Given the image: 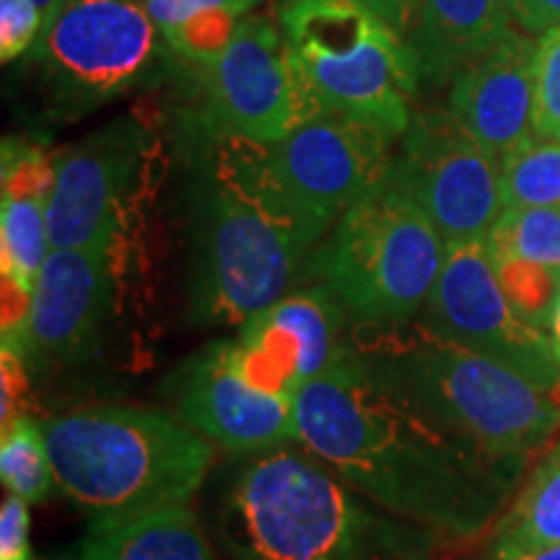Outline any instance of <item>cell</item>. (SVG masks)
Returning <instances> with one entry per match:
<instances>
[{"label":"cell","instance_id":"obj_1","mask_svg":"<svg viewBox=\"0 0 560 560\" xmlns=\"http://www.w3.org/2000/svg\"><path fill=\"white\" fill-rule=\"evenodd\" d=\"M296 441L389 514L439 535H478L524 462L495 459L423 416L346 350L293 402Z\"/></svg>","mask_w":560,"mask_h":560},{"label":"cell","instance_id":"obj_2","mask_svg":"<svg viewBox=\"0 0 560 560\" xmlns=\"http://www.w3.org/2000/svg\"><path fill=\"white\" fill-rule=\"evenodd\" d=\"M236 560H418L420 535L355 499L314 454L278 446L234 475L219 514Z\"/></svg>","mask_w":560,"mask_h":560},{"label":"cell","instance_id":"obj_3","mask_svg":"<svg viewBox=\"0 0 560 560\" xmlns=\"http://www.w3.org/2000/svg\"><path fill=\"white\" fill-rule=\"evenodd\" d=\"M55 482L91 520L190 503L213 465V441L161 410L104 405L47 418Z\"/></svg>","mask_w":560,"mask_h":560},{"label":"cell","instance_id":"obj_4","mask_svg":"<svg viewBox=\"0 0 560 560\" xmlns=\"http://www.w3.org/2000/svg\"><path fill=\"white\" fill-rule=\"evenodd\" d=\"M355 353L405 402L495 459L524 462L560 431L556 395L425 330Z\"/></svg>","mask_w":560,"mask_h":560},{"label":"cell","instance_id":"obj_5","mask_svg":"<svg viewBox=\"0 0 560 560\" xmlns=\"http://www.w3.org/2000/svg\"><path fill=\"white\" fill-rule=\"evenodd\" d=\"M392 140L374 125L322 112L276 143L226 138L215 177L317 244L387 179Z\"/></svg>","mask_w":560,"mask_h":560},{"label":"cell","instance_id":"obj_6","mask_svg":"<svg viewBox=\"0 0 560 560\" xmlns=\"http://www.w3.org/2000/svg\"><path fill=\"white\" fill-rule=\"evenodd\" d=\"M444 257L429 215L387 177L327 231L310 272L350 317L397 330L425 310Z\"/></svg>","mask_w":560,"mask_h":560},{"label":"cell","instance_id":"obj_7","mask_svg":"<svg viewBox=\"0 0 560 560\" xmlns=\"http://www.w3.org/2000/svg\"><path fill=\"white\" fill-rule=\"evenodd\" d=\"M291 60L322 112L400 138L420 86L408 42L359 0H283L278 16Z\"/></svg>","mask_w":560,"mask_h":560},{"label":"cell","instance_id":"obj_8","mask_svg":"<svg viewBox=\"0 0 560 560\" xmlns=\"http://www.w3.org/2000/svg\"><path fill=\"white\" fill-rule=\"evenodd\" d=\"M314 244L215 177L192 213L190 299L206 325H244L289 296Z\"/></svg>","mask_w":560,"mask_h":560},{"label":"cell","instance_id":"obj_9","mask_svg":"<svg viewBox=\"0 0 560 560\" xmlns=\"http://www.w3.org/2000/svg\"><path fill=\"white\" fill-rule=\"evenodd\" d=\"M423 330L527 376L550 395L560 392V350L511 304L486 240L446 244L444 268L423 310Z\"/></svg>","mask_w":560,"mask_h":560},{"label":"cell","instance_id":"obj_10","mask_svg":"<svg viewBox=\"0 0 560 560\" xmlns=\"http://www.w3.org/2000/svg\"><path fill=\"white\" fill-rule=\"evenodd\" d=\"M387 177L429 215L446 244L482 242L503 213L499 161L452 112L412 115Z\"/></svg>","mask_w":560,"mask_h":560},{"label":"cell","instance_id":"obj_11","mask_svg":"<svg viewBox=\"0 0 560 560\" xmlns=\"http://www.w3.org/2000/svg\"><path fill=\"white\" fill-rule=\"evenodd\" d=\"M159 37L145 0H62L34 58L70 100L102 102L136 83L153 62Z\"/></svg>","mask_w":560,"mask_h":560},{"label":"cell","instance_id":"obj_12","mask_svg":"<svg viewBox=\"0 0 560 560\" xmlns=\"http://www.w3.org/2000/svg\"><path fill=\"white\" fill-rule=\"evenodd\" d=\"M151 145L143 125L122 117L55 161L47 198L52 249H115L151 164Z\"/></svg>","mask_w":560,"mask_h":560},{"label":"cell","instance_id":"obj_13","mask_svg":"<svg viewBox=\"0 0 560 560\" xmlns=\"http://www.w3.org/2000/svg\"><path fill=\"white\" fill-rule=\"evenodd\" d=\"M208 107L223 136L252 143H276L322 115L268 16L242 19L208 66Z\"/></svg>","mask_w":560,"mask_h":560},{"label":"cell","instance_id":"obj_14","mask_svg":"<svg viewBox=\"0 0 560 560\" xmlns=\"http://www.w3.org/2000/svg\"><path fill=\"white\" fill-rule=\"evenodd\" d=\"M346 310L325 285L289 293L242 325L234 346L236 369L252 387L270 395H296L346 353Z\"/></svg>","mask_w":560,"mask_h":560},{"label":"cell","instance_id":"obj_15","mask_svg":"<svg viewBox=\"0 0 560 560\" xmlns=\"http://www.w3.org/2000/svg\"><path fill=\"white\" fill-rule=\"evenodd\" d=\"M177 418L234 454H262L296 441V410L244 380L231 340L195 353L174 380Z\"/></svg>","mask_w":560,"mask_h":560},{"label":"cell","instance_id":"obj_16","mask_svg":"<svg viewBox=\"0 0 560 560\" xmlns=\"http://www.w3.org/2000/svg\"><path fill=\"white\" fill-rule=\"evenodd\" d=\"M115 299V249H52L16 348L26 366H68L94 350Z\"/></svg>","mask_w":560,"mask_h":560},{"label":"cell","instance_id":"obj_17","mask_svg":"<svg viewBox=\"0 0 560 560\" xmlns=\"http://www.w3.org/2000/svg\"><path fill=\"white\" fill-rule=\"evenodd\" d=\"M537 39L511 30L450 81V112L495 161L535 136Z\"/></svg>","mask_w":560,"mask_h":560},{"label":"cell","instance_id":"obj_18","mask_svg":"<svg viewBox=\"0 0 560 560\" xmlns=\"http://www.w3.org/2000/svg\"><path fill=\"white\" fill-rule=\"evenodd\" d=\"M55 166L37 151L5 145L3 200H0V268H3V342L19 346L34 283L50 257L47 198Z\"/></svg>","mask_w":560,"mask_h":560},{"label":"cell","instance_id":"obj_19","mask_svg":"<svg viewBox=\"0 0 560 560\" xmlns=\"http://www.w3.org/2000/svg\"><path fill=\"white\" fill-rule=\"evenodd\" d=\"M486 247L516 312L548 330L560 296V208L503 210Z\"/></svg>","mask_w":560,"mask_h":560},{"label":"cell","instance_id":"obj_20","mask_svg":"<svg viewBox=\"0 0 560 560\" xmlns=\"http://www.w3.org/2000/svg\"><path fill=\"white\" fill-rule=\"evenodd\" d=\"M511 30L509 0H418L405 42L420 83L444 86Z\"/></svg>","mask_w":560,"mask_h":560},{"label":"cell","instance_id":"obj_21","mask_svg":"<svg viewBox=\"0 0 560 560\" xmlns=\"http://www.w3.org/2000/svg\"><path fill=\"white\" fill-rule=\"evenodd\" d=\"M75 560H213L190 503L91 522Z\"/></svg>","mask_w":560,"mask_h":560},{"label":"cell","instance_id":"obj_22","mask_svg":"<svg viewBox=\"0 0 560 560\" xmlns=\"http://www.w3.org/2000/svg\"><path fill=\"white\" fill-rule=\"evenodd\" d=\"M560 545V439L548 446L490 535L488 560H524Z\"/></svg>","mask_w":560,"mask_h":560},{"label":"cell","instance_id":"obj_23","mask_svg":"<svg viewBox=\"0 0 560 560\" xmlns=\"http://www.w3.org/2000/svg\"><path fill=\"white\" fill-rule=\"evenodd\" d=\"M257 3L260 0H145V11L174 52L208 68Z\"/></svg>","mask_w":560,"mask_h":560},{"label":"cell","instance_id":"obj_24","mask_svg":"<svg viewBox=\"0 0 560 560\" xmlns=\"http://www.w3.org/2000/svg\"><path fill=\"white\" fill-rule=\"evenodd\" d=\"M0 478L11 495L26 503H42L50 495L55 467L47 450L45 425L30 412L11 420L0 439Z\"/></svg>","mask_w":560,"mask_h":560},{"label":"cell","instance_id":"obj_25","mask_svg":"<svg viewBox=\"0 0 560 560\" xmlns=\"http://www.w3.org/2000/svg\"><path fill=\"white\" fill-rule=\"evenodd\" d=\"M503 210L560 208V140L532 136L501 161Z\"/></svg>","mask_w":560,"mask_h":560},{"label":"cell","instance_id":"obj_26","mask_svg":"<svg viewBox=\"0 0 560 560\" xmlns=\"http://www.w3.org/2000/svg\"><path fill=\"white\" fill-rule=\"evenodd\" d=\"M535 136L560 140V26L537 39Z\"/></svg>","mask_w":560,"mask_h":560},{"label":"cell","instance_id":"obj_27","mask_svg":"<svg viewBox=\"0 0 560 560\" xmlns=\"http://www.w3.org/2000/svg\"><path fill=\"white\" fill-rule=\"evenodd\" d=\"M45 13L32 0H0V58L16 60L37 45L45 30Z\"/></svg>","mask_w":560,"mask_h":560},{"label":"cell","instance_id":"obj_28","mask_svg":"<svg viewBox=\"0 0 560 560\" xmlns=\"http://www.w3.org/2000/svg\"><path fill=\"white\" fill-rule=\"evenodd\" d=\"M30 522V503L5 495L0 509V560H32Z\"/></svg>","mask_w":560,"mask_h":560},{"label":"cell","instance_id":"obj_29","mask_svg":"<svg viewBox=\"0 0 560 560\" xmlns=\"http://www.w3.org/2000/svg\"><path fill=\"white\" fill-rule=\"evenodd\" d=\"M3 363H0V371H3V410H0V420H3V429L16 420L19 416H24V402L26 395H30V376H26V366L24 355L19 353L16 348L3 346Z\"/></svg>","mask_w":560,"mask_h":560},{"label":"cell","instance_id":"obj_30","mask_svg":"<svg viewBox=\"0 0 560 560\" xmlns=\"http://www.w3.org/2000/svg\"><path fill=\"white\" fill-rule=\"evenodd\" d=\"M509 11L516 30L535 39L560 26V0H509Z\"/></svg>","mask_w":560,"mask_h":560},{"label":"cell","instance_id":"obj_31","mask_svg":"<svg viewBox=\"0 0 560 560\" xmlns=\"http://www.w3.org/2000/svg\"><path fill=\"white\" fill-rule=\"evenodd\" d=\"M359 3L366 5L369 11H374L384 24H389L400 37L405 39V34L410 30L412 13H416L418 0H359Z\"/></svg>","mask_w":560,"mask_h":560},{"label":"cell","instance_id":"obj_32","mask_svg":"<svg viewBox=\"0 0 560 560\" xmlns=\"http://www.w3.org/2000/svg\"><path fill=\"white\" fill-rule=\"evenodd\" d=\"M548 335H550L552 342H556L558 350H560V296H558L556 306H552V312H550V322H548Z\"/></svg>","mask_w":560,"mask_h":560},{"label":"cell","instance_id":"obj_33","mask_svg":"<svg viewBox=\"0 0 560 560\" xmlns=\"http://www.w3.org/2000/svg\"><path fill=\"white\" fill-rule=\"evenodd\" d=\"M32 3L37 5V9H39L42 13H45V19H50V16H52V11L58 9V5L62 3V0H32ZM45 24H47V21H45Z\"/></svg>","mask_w":560,"mask_h":560},{"label":"cell","instance_id":"obj_34","mask_svg":"<svg viewBox=\"0 0 560 560\" xmlns=\"http://www.w3.org/2000/svg\"><path fill=\"white\" fill-rule=\"evenodd\" d=\"M524 560H560V545H556V548L535 552V556H529V558H524Z\"/></svg>","mask_w":560,"mask_h":560},{"label":"cell","instance_id":"obj_35","mask_svg":"<svg viewBox=\"0 0 560 560\" xmlns=\"http://www.w3.org/2000/svg\"><path fill=\"white\" fill-rule=\"evenodd\" d=\"M32 560H42V558H32Z\"/></svg>","mask_w":560,"mask_h":560}]
</instances>
